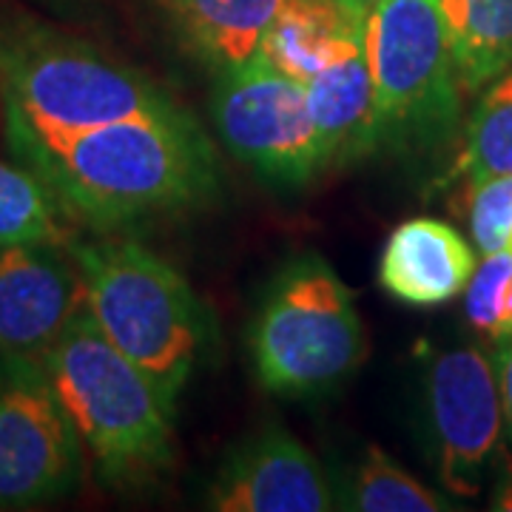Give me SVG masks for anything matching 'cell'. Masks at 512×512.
<instances>
[{
	"instance_id": "obj_19",
	"label": "cell",
	"mask_w": 512,
	"mask_h": 512,
	"mask_svg": "<svg viewBox=\"0 0 512 512\" xmlns=\"http://www.w3.org/2000/svg\"><path fill=\"white\" fill-rule=\"evenodd\" d=\"M60 208L49 188L20 163L0 160V248L57 242L66 245Z\"/></svg>"
},
{
	"instance_id": "obj_18",
	"label": "cell",
	"mask_w": 512,
	"mask_h": 512,
	"mask_svg": "<svg viewBox=\"0 0 512 512\" xmlns=\"http://www.w3.org/2000/svg\"><path fill=\"white\" fill-rule=\"evenodd\" d=\"M498 174H512V69L481 89V100L464 128L461 151L444 183H481Z\"/></svg>"
},
{
	"instance_id": "obj_13",
	"label": "cell",
	"mask_w": 512,
	"mask_h": 512,
	"mask_svg": "<svg viewBox=\"0 0 512 512\" xmlns=\"http://www.w3.org/2000/svg\"><path fill=\"white\" fill-rule=\"evenodd\" d=\"M367 15L370 6L362 0H282L256 57L308 83L365 43Z\"/></svg>"
},
{
	"instance_id": "obj_10",
	"label": "cell",
	"mask_w": 512,
	"mask_h": 512,
	"mask_svg": "<svg viewBox=\"0 0 512 512\" xmlns=\"http://www.w3.org/2000/svg\"><path fill=\"white\" fill-rule=\"evenodd\" d=\"M83 308V276L66 245L0 248V353L43 362Z\"/></svg>"
},
{
	"instance_id": "obj_21",
	"label": "cell",
	"mask_w": 512,
	"mask_h": 512,
	"mask_svg": "<svg viewBox=\"0 0 512 512\" xmlns=\"http://www.w3.org/2000/svg\"><path fill=\"white\" fill-rule=\"evenodd\" d=\"M512 276V251L487 254L478 262L476 274L467 285L464 296V311L467 319L484 336L501 342V311H504V293Z\"/></svg>"
},
{
	"instance_id": "obj_11",
	"label": "cell",
	"mask_w": 512,
	"mask_h": 512,
	"mask_svg": "<svg viewBox=\"0 0 512 512\" xmlns=\"http://www.w3.org/2000/svg\"><path fill=\"white\" fill-rule=\"evenodd\" d=\"M217 512L336 510V487L313 453L282 427H265L239 441L205 490Z\"/></svg>"
},
{
	"instance_id": "obj_22",
	"label": "cell",
	"mask_w": 512,
	"mask_h": 512,
	"mask_svg": "<svg viewBox=\"0 0 512 512\" xmlns=\"http://www.w3.org/2000/svg\"><path fill=\"white\" fill-rule=\"evenodd\" d=\"M498 387H501V407H504V430L512 441V336L501 339L493 356Z\"/></svg>"
},
{
	"instance_id": "obj_23",
	"label": "cell",
	"mask_w": 512,
	"mask_h": 512,
	"mask_svg": "<svg viewBox=\"0 0 512 512\" xmlns=\"http://www.w3.org/2000/svg\"><path fill=\"white\" fill-rule=\"evenodd\" d=\"M507 336H512V276L507 293H504V311H501V339H507Z\"/></svg>"
},
{
	"instance_id": "obj_26",
	"label": "cell",
	"mask_w": 512,
	"mask_h": 512,
	"mask_svg": "<svg viewBox=\"0 0 512 512\" xmlns=\"http://www.w3.org/2000/svg\"><path fill=\"white\" fill-rule=\"evenodd\" d=\"M510 251H512V239H510Z\"/></svg>"
},
{
	"instance_id": "obj_17",
	"label": "cell",
	"mask_w": 512,
	"mask_h": 512,
	"mask_svg": "<svg viewBox=\"0 0 512 512\" xmlns=\"http://www.w3.org/2000/svg\"><path fill=\"white\" fill-rule=\"evenodd\" d=\"M336 510L353 512H447L456 504L439 490L421 484L413 473L384 453L367 447L336 487Z\"/></svg>"
},
{
	"instance_id": "obj_20",
	"label": "cell",
	"mask_w": 512,
	"mask_h": 512,
	"mask_svg": "<svg viewBox=\"0 0 512 512\" xmlns=\"http://www.w3.org/2000/svg\"><path fill=\"white\" fill-rule=\"evenodd\" d=\"M470 231L481 256L507 251L512 239V174L470 183Z\"/></svg>"
},
{
	"instance_id": "obj_14",
	"label": "cell",
	"mask_w": 512,
	"mask_h": 512,
	"mask_svg": "<svg viewBox=\"0 0 512 512\" xmlns=\"http://www.w3.org/2000/svg\"><path fill=\"white\" fill-rule=\"evenodd\" d=\"M188 55L220 74L251 60L282 0H151Z\"/></svg>"
},
{
	"instance_id": "obj_1",
	"label": "cell",
	"mask_w": 512,
	"mask_h": 512,
	"mask_svg": "<svg viewBox=\"0 0 512 512\" xmlns=\"http://www.w3.org/2000/svg\"><path fill=\"white\" fill-rule=\"evenodd\" d=\"M6 146L63 217L94 234L200 211L222 188L217 146L191 111L52 128L3 106Z\"/></svg>"
},
{
	"instance_id": "obj_12",
	"label": "cell",
	"mask_w": 512,
	"mask_h": 512,
	"mask_svg": "<svg viewBox=\"0 0 512 512\" xmlns=\"http://www.w3.org/2000/svg\"><path fill=\"white\" fill-rule=\"evenodd\" d=\"M478 259L453 225L416 217L390 231L379 256V285L410 308H436L467 291Z\"/></svg>"
},
{
	"instance_id": "obj_9",
	"label": "cell",
	"mask_w": 512,
	"mask_h": 512,
	"mask_svg": "<svg viewBox=\"0 0 512 512\" xmlns=\"http://www.w3.org/2000/svg\"><path fill=\"white\" fill-rule=\"evenodd\" d=\"M421 410L427 453L441 487L458 498H476L504 430L493 359L478 348L433 356L424 370Z\"/></svg>"
},
{
	"instance_id": "obj_25",
	"label": "cell",
	"mask_w": 512,
	"mask_h": 512,
	"mask_svg": "<svg viewBox=\"0 0 512 512\" xmlns=\"http://www.w3.org/2000/svg\"><path fill=\"white\" fill-rule=\"evenodd\" d=\"M362 3H367V6H373V3H379V0H362Z\"/></svg>"
},
{
	"instance_id": "obj_5",
	"label": "cell",
	"mask_w": 512,
	"mask_h": 512,
	"mask_svg": "<svg viewBox=\"0 0 512 512\" xmlns=\"http://www.w3.org/2000/svg\"><path fill=\"white\" fill-rule=\"evenodd\" d=\"M259 384L313 399L350 379L367 356L356 296L319 254L291 256L271 279L248 333Z\"/></svg>"
},
{
	"instance_id": "obj_3",
	"label": "cell",
	"mask_w": 512,
	"mask_h": 512,
	"mask_svg": "<svg viewBox=\"0 0 512 512\" xmlns=\"http://www.w3.org/2000/svg\"><path fill=\"white\" fill-rule=\"evenodd\" d=\"M66 248L83 276L94 322L177 407L211 345V316L197 293L174 265L137 239L69 237Z\"/></svg>"
},
{
	"instance_id": "obj_16",
	"label": "cell",
	"mask_w": 512,
	"mask_h": 512,
	"mask_svg": "<svg viewBox=\"0 0 512 512\" xmlns=\"http://www.w3.org/2000/svg\"><path fill=\"white\" fill-rule=\"evenodd\" d=\"M464 92L512 69V0H439Z\"/></svg>"
},
{
	"instance_id": "obj_7",
	"label": "cell",
	"mask_w": 512,
	"mask_h": 512,
	"mask_svg": "<svg viewBox=\"0 0 512 512\" xmlns=\"http://www.w3.org/2000/svg\"><path fill=\"white\" fill-rule=\"evenodd\" d=\"M211 114L225 148L262 183L296 191L328 171L305 83L262 57L217 74Z\"/></svg>"
},
{
	"instance_id": "obj_15",
	"label": "cell",
	"mask_w": 512,
	"mask_h": 512,
	"mask_svg": "<svg viewBox=\"0 0 512 512\" xmlns=\"http://www.w3.org/2000/svg\"><path fill=\"white\" fill-rule=\"evenodd\" d=\"M305 89L328 171L376 154L373 83L365 43L333 60L305 83Z\"/></svg>"
},
{
	"instance_id": "obj_2",
	"label": "cell",
	"mask_w": 512,
	"mask_h": 512,
	"mask_svg": "<svg viewBox=\"0 0 512 512\" xmlns=\"http://www.w3.org/2000/svg\"><path fill=\"white\" fill-rule=\"evenodd\" d=\"M43 367L97 476L109 487H143L171 467L177 407L100 330L89 308L74 316L43 356Z\"/></svg>"
},
{
	"instance_id": "obj_24",
	"label": "cell",
	"mask_w": 512,
	"mask_h": 512,
	"mask_svg": "<svg viewBox=\"0 0 512 512\" xmlns=\"http://www.w3.org/2000/svg\"><path fill=\"white\" fill-rule=\"evenodd\" d=\"M495 507L498 510H512V476L504 478V487L495 493Z\"/></svg>"
},
{
	"instance_id": "obj_4",
	"label": "cell",
	"mask_w": 512,
	"mask_h": 512,
	"mask_svg": "<svg viewBox=\"0 0 512 512\" xmlns=\"http://www.w3.org/2000/svg\"><path fill=\"white\" fill-rule=\"evenodd\" d=\"M0 100L52 128L183 111L146 72L29 18L0 20Z\"/></svg>"
},
{
	"instance_id": "obj_8",
	"label": "cell",
	"mask_w": 512,
	"mask_h": 512,
	"mask_svg": "<svg viewBox=\"0 0 512 512\" xmlns=\"http://www.w3.org/2000/svg\"><path fill=\"white\" fill-rule=\"evenodd\" d=\"M83 453L43 362L0 353V510H35L72 495Z\"/></svg>"
},
{
	"instance_id": "obj_6",
	"label": "cell",
	"mask_w": 512,
	"mask_h": 512,
	"mask_svg": "<svg viewBox=\"0 0 512 512\" xmlns=\"http://www.w3.org/2000/svg\"><path fill=\"white\" fill-rule=\"evenodd\" d=\"M365 57L373 83L376 154L419 160L450 146L461 123V77L439 0L370 6Z\"/></svg>"
}]
</instances>
